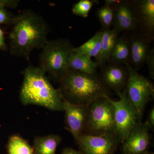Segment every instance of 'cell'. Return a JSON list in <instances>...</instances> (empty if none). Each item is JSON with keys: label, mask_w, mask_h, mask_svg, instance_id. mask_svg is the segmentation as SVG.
I'll use <instances>...</instances> for the list:
<instances>
[{"label": "cell", "mask_w": 154, "mask_h": 154, "mask_svg": "<svg viewBox=\"0 0 154 154\" xmlns=\"http://www.w3.org/2000/svg\"><path fill=\"white\" fill-rule=\"evenodd\" d=\"M128 37L130 49L128 63L137 72L143 66L150 52V41L141 33H134Z\"/></svg>", "instance_id": "obj_14"}, {"label": "cell", "mask_w": 154, "mask_h": 154, "mask_svg": "<svg viewBox=\"0 0 154 154\" xmlns=\"http://www.w3.org/2000/svg\"><path fill=\"white\" fill-rule=\"evenodd\" d=\"M62 139L58 135L50 134L37 136L34 139L33 146L34 154H56Z\"/></svg>", "instance_id": "obj_18"}, {"label": "cell", "mask_w": 154, "mask_h": 154, "mask_svg": "<svg viewBox=\"0 0 154 154\" xmlns=\"http://www.w3.org/2000/svg\"><path fill=\"white\" fill-rule=\"evenodd\" d=\"M149 129L154 131V107H152L149 112L147 119L145 122Z\"/></svg>", "instance_id": "obj_26"}, {"label": "cell", "mask_w": 154, "mask_h": 154, "mask_svg": "<svg viewBox=\"0 0 154 154\" xmlns=\"http://www.w3.org/2000/svg\"><path fill=\"white\" fill-rule=\"evenodd\" d=\"M117 95L119 100L114 101L110 98V101L113 107L116 135L119 143H122L137 122V115L127 96L125 89Z\"/></svg>", "instance_id": "obj_7"}, {"label": "cell", "mask_w": 154, "mask_h": 154, "mask_svg": "<svg viewBox=\"0 0 154 154\" xmlns=\"http://www.w3.org/2000/svg\"><path fill=\"white\" fill-rule=\"evenodd\" d=\"M145 154H154V153L153 152H149L148 151L146 152Z\"/></svg>", "instance_id": "obj_30"}, {"label": "cell", "mask_w": 154, "mask_h": 154, "mask_svg": "<svg viewBox=\"0 0 154 154\" xmlns=\"http://www.w3.org/2000/svg\"><path fill=\"white\" fill-rule=\"evenodd\" d=\"M113 9V29L122 31L136 30L139 27L136 13L131 1H121L112 7Z\"/></svg>", "instance_id": "obj_11"}, {"label": "cell", "mask_w": 154, "mask_h": 154, "mask_svg": "<svg viewBox=\"0 0 154 154\" xmlns=\"http://www.w3.org/2000/svg\"><path fill=\"white\" fill-rule=\"evenodd\" d=\"M24 80L20 99L25 105H34L52 111H63V99L47 74L39 67L30 64L21 72Z\"/></svg>", "instance_id": "obj_2"}, {"label": "cell", "mask_w": 154, "mask_h": 154, "mask_svg": "<svg viewBox=\"0 0 154 154\" xmlns=\"http://www.w3.org/2000/svg\"><path fill=\"white\" fill-rule=\"evenodd\" d=\"M102 36V31L97 32L84 44L75 47L74 51L89 58L95 57L96 59L101 51Z\"/></svg>", "instance_id": "obj_19"}, {"label": "cell", "mask_w": 154, "mask_h": 154, "mask_svg": "<svg viewBox=\"0 0 154 154\" xmlns=\"http://www.w3.org/2000/svg\"><path fill=\"white\" fill-rule=\"evenodd\" d=\"M7 49L5 33L0 27V51H5Z\"/></svg>", "instance_id": "obj_27"}, {"label": "cell", "mask_w": 154, "mask_h": 154, "mask_svg": "<svg viewBox=\"0 0 154 154\" xmlns=\"http://www.w3.org/2000/svg\"><path fill=\"white\" fill-rule=\"evenodd\" d=\"M145 63L147 65L149 75L152 79H154V48L151 49L147 57Z\"/></svg>", "instance_id": "obj_24"}, {"label": "cell", "mask_w": 154, "mask_h": 154, "mask_svg": "<svg viewBox=\"0 0 154 154\" xmlns=\"http://www.w3.org/2000/svg\"><path fill=\"white\" fill-rule=\"evenodd\" d=\"M97 16L104 30L110 29L113 20V11L112 7L105 5L98 9Z\"/></svg>", "instance_id": "obj_21"}, {"label": "cell", "mask_w": 154, "mask_h": 154, "mask_svg": "<svg viewBox=\"0 0 154 154\" xmlns=\"http://www.w3.org/2000/svg\"><path fill=\"white\" fill-rule=\"evenodd\" d=\"M95 2V1L80 0L73 5L72 12L73 14L79 17L87 18Z\"/></svg>", "instance_id": "obj_22"}, {"label": "cell", "mask_w": 154, "mask_h": 154, "mask_svg": "<svg viewBox=\"0 0 154 154\" xmlns=\"http://www.w3.org/2000/svg\"><path fill=\"white\" fill-rule=\"evenodd\" d=\"M120 1L119 0H105V5L112 7L120 2Z\"/></svg>", "instance_id": "obj_29"}, {"label": "cell", "mask_w": 154, "mask_h": 154, "mask_svg": "<svg viewBox=\"0 0 154 154\" xmlns=\"http://www.w3.org/2000/svg\"><path fill=\"white\" fill-rule=\"evenodd\" d=\"M58 90L63 99L73 104L86 106L109 94V91L97 74H88L70 69L59 83Z\"/></svg>", "instance_id": "obj_3"}, {"label": "cell", "mask_w": 154, "mask_h": 154, "mask_svg": "<svg viewBox=\"0 0 154 154\" xmlns=\"http://www.w3.org/2000/svg\"><path fill=\"white\" fill-rule=\"evenodd\" d=\"M8 154H34L33 147L18 135L12 136L8 145Z\"/></svg>", "instance_id": "obj_20"}, {"label": "cell", "mask_w": 154, "mask_h": 154, "mask_svg": "<svg viewBox=\"0 0 154 154\" xmlns=\"http://www.w3.org/2000/svg\"><path fill=\"white\" fill-rule=\"evenodd\" d=\"M61 154H83L80 151H77L71 148H65L63 150Z\"/></svg>", "instance_id": "obj_28"}, {"label": "cell", "mask_w": 154, "mask_h": 154, "mask_svg": "<svg viewBox=\"0 0 154 154\" xmlns=\"http://www.w3.org/2000/svg\"><path fill=\"white\" fill-rule=\"evenodd\" d=\"M20 2L19 0H0V5L5 8H16L19 6Z\"/></svg>", "instance_id": "obj_25"}, {"label": "cell", "mask_w": 154, "mask_h": 154, "mask_svg": "<svg viewBox=\"0 0 154 154\" xmlns=\"http://www.w3.org/2000/svg\"><path fill=\"white\" fill-rule=\"evenodd\" d=\"M119 33L113 29L102 31L101 51L98 57L96 59V61L99 67L105 66L107 63L110 53Z\"/></svg>", "instance_id": "obj_16"}, {"label": "cell", "mask_w": 154, "mask_h": 154, "mask_svg": "<svg viewBox=\"0 0 154 154\" xmlns=\"http://www.w3.org/2000/svg\"><path fill=\"white\" fill-rule=\"evenodd\" d=\"M99 77L108 91L112 90L117 94L125 89L128 79V72L125 66L108 63L101 67Z\"/></svg>", "instance_id": "obj_12"}, {"label": "cell", "mask_w": 154, "mask_h": 154, "mask_svg": "<svg viewBox=\"0 0 154 154\" xmlns=\"http://www.w3.org/2000/svg\"><path fill=\"white\" fill-rule=\"evenodd\" d=\"M145 122H137L126 139L122 143V154H145L148 152L151 135Z\"/></svg>", "instance_id": "obj_9"}, {"label": "cell", "mask_w": 154, "mask_h": 154, "mask_svg": "<svg viewBox=\"0 0 154 154\" xmlns=\"http://www.w3.org/2000/svg\"><path fill=\"white\" fill-rule=\"evenodd\" d=\"M15 16L9 12L6 8L0 5V25H13Z\"/></svg>", "instance_id": "obj_23"}, {"label": "cell", "mask_w": 154, "mask_h": 154, "mask_svg": "<svg viewBox=\"0 0 154 154\" xmlns=\"http://www.w3.org/2000/svg\"><path fill=\"white\" fill-rule=\"evenodd\" d=\"M130 49L128 37L122 36L116 39L107 63L123 64L129 63Z\"/></svg>", "instance_id": "obj_17"}, {"label": "cell", "mask_w": 154, "mask_h": 154, "mask_svg": "<svg viewBox=\"0 0 154 154\" xmlns=\"http://www.w3.org/2000/svg\"><path fill=\"white\" fill-rule=\"evenodd\" d=\"M74 48L66 38L48 40L39 54L38 67L49 79L59 83L69 71L68 58Z\"/></svg>", "instance_id": "obj_4"}, {"label": "cell", "mask_w": 154, "mask_h": 154, "mask_svg": "<svg viewBox=\"0 0 154 154\" xmlns=\"http://www.w3.org/2000/svg\"><path fill=\"white\" fill-rule=\"evenodd\" d=\"M125 65L128 72L125 88L127 96L136 111L137 122L141 123L146 106L154 97L153 85L147 78L135 70L128 63Z\"/></svg>", "instance_id": "obj_6"}, {"label": "cell", "mask_w": 154, "mask_h": 154, "mask_svg": "<svg viewBox=\"0 0 154 154\" xmlns=\"http://www.w3.org/2000/svg\"><path fill=\"white\" fill-rule=\"evenodd\" d=\"M9 33L11 54L28 61L35 49H42L47 42L49 26L41 15L31 9L22 10L15 16Z\"/></svg>", "instance_id": "obj_1"}, {"label": "cell", "mask_w": 154, "mask_h": 154, "mask_svg": "<svg viewBox=\"0 0 154 154\" xmlns=\"http://www.w3.org/2000/svg\"><path fill=\"white\" fill-rule=\"evenodd\" d=\"M63 99L66 128L76 142L85 131L88 118V106L73 104Z\"/></svg>", "instance_id": "obj_10"}, {"label": "cell", "mask_w": 154, "mask_h": 154, "mask_svg": "<svg viewBox=\"0 0 154 154\" xmlns=\"http://www.w3.org/2000/svg\"><path fill=\"white\" fill-rule=\"evenodd\" d=\"M134 6L141 32L150 41L154 36V0H136L131 1Z\"/></svg>", "instance_id": "obj_13"}, {"label": "cell", "mask_w": 154, "mask_h": 154, "mask_svg": "<svg viewBox=\"0 0 154 154\" xmlns=\"http://www.w3.org/2000/svg\"><path fill=\"white\" fill-rule=\"evenodd\" d=\"M83 154H115L119 142L114 135L83 134L76 141Z\"/></svg>", "instance_id": "obj_8"}, {"label": "cell", "mask_w": 154, "mask_h": 154, "mask_svg": "<svg viewBox=\"0 0 154 154\" xmlns=\"http://www.w3.org/2000/svg\"><path fill=\"white\" fill-rule=\"evenodd\" d=\"M74 50V49H73ZM98 64L91 59L75 52L73 50L68 58L69 69L88 74H96Z\"/></svg>", "instance_id": "obj_15"}, {"label": "cell", "mask_w": 154, "mask_h": 154, "mask_svg": "<svg viewBox=\"0 0 154 154\" xmlns=\"http://www.w3.org/2000/svg\"><path fill=\"white\" fill-rule=\"evenodd\" d=\"M88 114L84 134L92 135H116L114 111L108 96L94 100L88 106Z\"/></svg>", "instance_id": "obj_5"}]
</instances>
